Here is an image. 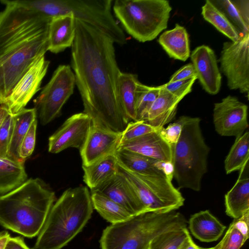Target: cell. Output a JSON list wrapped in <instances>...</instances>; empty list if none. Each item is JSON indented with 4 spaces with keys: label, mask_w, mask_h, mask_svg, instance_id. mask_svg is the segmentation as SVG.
Instances as JSON below:
<instances>
[{
    "label": "cell",
    "mask_w": 249,
    "mask_h": 249,
    "mask_svg": "<svg viewBox=\"0 0 249 249\" xmlns=\"http://www.w3.org/2000/svg\"><path fill=\"white\" fill-rule=\"evenodd\" d=\"M71 46V68L80 93L84 113L92 125L121 133L129 123L119 105L118 77L114 42L92 26L75 19Z\"/></svg>",
    "instance_id": "6da1fadb"
},
{
    "label": "cell",
    "mask_w": 249,
    "mask_h": 249,
    "mask_svg": "<svg viewBox=\"0 0 249 249\" xmlns=\"http://www.w3.org/2000/svg\"><path fill=\"white\" fill-rule=\"evenodd\" d=\"M0 105H4L13 88L39 58L48 51L51 18L18 3L0 0Z\"/></svg>",
    "instance_id": "7a4b0ae2"
},
{
    "label": "cell",
    "mask_w": 249,
    "mask_h": 249,
    "mask_svg": "<svg viewBox=\"0 0 249 249\" xmlns=\"http://www.w3.org/2000/svg\"><path fill=\"white\" fill-rule=\"evenodd\" d=\"M54 192L39 178L0 196V225L28 238L38 235L53 205Z\"/></svg>",
    "instance_id": "3957f363"
},
{
    "label": "cell",
    "mask_w": 249,
    "mask_h": 249,
    "mask_svg": "<svg viewBox=\"0 0 249 249\" xmlns=\"http://www.w3.org/2000/svg\"><path fill=\"white\" fill-rule=\"evenodd\" d=\"M93 211L86 186L67 189L51 207L33 249H62L83 230Z\"/></svg>",
    "instance_id": "277c9868"
},
{
    "label": "cell",
    "mask_w": 249,
    "mask_h": 249,
    "mask_svg": "<svg viewBox=\"0 0 249 249\" xmlns=\"http://www.w3.org/2000/svg\"><path fill=\"white\" fill-rule=\"evenodd\" d=\"M187 228V221L180 213L146 212L128 219L111 224L103 231L101 249H147L150 242L166 231Z\"/></svg>",
    "instance_id": "5b68a950"
},
{
    "label": "cell",
    "mask_w": 249,
    "mask_h": 249,
    "mask_svg": "<svg viewBox=\"0 0 249 249\" xmlns=\"http://www.w3.org/2000/svg\"><path fill=\"white\" fill-rule=\"evenodd\" d=\"M180 137L172 148L173 176L178 188L195 191L201 189V181L207 171L210 148L206 144L198 117L182 116Z\"/></svg>",
    "instance_id": "8992f818"
},
{
    "label": "cell",
    "mask_w": 249,
    "mask_h": 249,
    "mask_svg": "<svg viewBox=\"0 0 249 249\" xmlns=\"http://www.w3.org/2000/svg\"><path fill=\"white\" fill-rule=\"evenodd\" d=\"M20 5L50 18L72 15L101 31L114 43L123 45L126 36L112 12V0H16Z\"/></svg>",
    "instance_id": "52a82bcc"
},
{
    "label": "cell",
    "mask_w": 249,
    "mask_h": 249,
    "mask_svg": "<svg viewBox=\"0 0 249 249\" xmlns=\"http://www.w3.org/2000/svg\"><path fill=\"white\" fill-rule=\"evenodd\" d=\"M112 9L124 30L145 42L167 28L172 7L167 0H116Z\"/></svg>",
    "instance_id": "ba28073f"
},
{
    "label": "cell",
    "mask_w": 249,
    "mask_h": 249,
    "mask_svg": "<svg viewBox=\"0 0 249 249\" xmlns=\"http://www.w3.org/2000/svg\"><path fill=\"white\" fill-rule=\"evenodd\" d=\"M118 173L132 188L144 213L176 211L184 204L183 196L168 177L137 173L118 161Z\"/></svg>",
    "instance_id": "9c48e42d"
},
{
    "label": "cell",
    "mask_w": 249,
    "mask_h": 249,
    "mask_svg": "<svg viewBox=\"0 0 249 249\" xmlns=\"http://www.w3.org/2000/svg\"><path fill=\"white\" fill-rule=\"evenodd\" d=\"M75 80L71 67L60 65L47 85L34 101L37 115L42 125L61 114L63 106L73 94Z\"/></svg>",
    "instance_id": "30bf717a"
},
{
    "label": "cell",
    "mask_w": 249,
    "mask_h": 249,
    "mask_svg": "<svg viewBox=\"0 0 249 249\" xmlns=\"http://www.w3.org/2000/svg\"><path fill=\"white\" fill-rule=\"evenodd\" d=\"M220 70L226 77L230 89L247 94L249 91V34L236 41L223 44L219 58Z\"/></svg>",
    "instance_id": "8fae6325"
},
{
    "label": "cell",
    "mask_w": 249,
    "mask_h": 249,
    "mask_svg": "<svg viewBox=\"0 0 249 249\" xmlns=\"http://www.w3.org/2000/svg\"><path fill=\"white\" fill-rule=\"evenodd\" d=\"M213 122L220 135L238 137L249 126L248 106L236 97L228 95L214 104Z\"/></svg>",
    "instance_id": "7c38bea8"
},
{
    "label": "cell",
    "mask_w": 249,
    "mask_h": 249,
    "mask_svg": "<svg viewBox=\"0 0 249 249\" xmlns=\"http://www.w3.org/2000/svg\"><path fill=\"white\" fill-rule=\"evenodd\" d=\"M50 61L42 56L38 58L13 88L4 104L9 112L15 114L23 108L40 89Z\"/></svg>",
    "instance_id": "4fadbf2b"
},
{
    "label": "cell",
    "mask_w": 249,
    "mask_h": 249,
    "mask_svg": "<svg viewBox=\"0 0 249 249\" xmlns=\"http://www.w3.org/2000/svg\"><path fill=\"white\" fill-rule=\"evenodd\" d=\"M92 125V120L87 114H74L49 138L48 151L58 153L70 147L80 150Z\"/></svg>",
    "instance_id": "5bb4252c"
},
{
    "label": "cell",
    "mask_w": 249,
    "mask_h": 249,
    "mask_svg": "<svg viewBox=\"0 0 249 249\" xmlns=\"http://www.w3.org/2000/svg\"><path fill=\"white\" fill-rule=\"evenodd\" d=\"M121 133L92 125L80 150L82 166H88L116 153Z\"/></svg>",
    "instance_id": "9a60e30c"
},
{
    "label": "cell",
    "mask_w": 249,
    "mask_h": 249,
    "mask_svg": "<svg viewBox=\"0 0 249 249\" xmlns=\"http://www.w3.org/2000/svg\"><path fill=\"white\" fill-rule=\"evenodd\" d=\"M190 56L203 89L210 94L218 93L222 77L214 51L208 46L202 45L195 49Z\"/></svg>",
    "instance_id": "2e32d148"
},
{
    "label": "cell",
    "mask_w": 249,
    "mask_h": 249,
    "mask_svg": "<svg viewBox=\"0 0 249 249\" xmlns=\"http://www.w3.org/2000/svg\"><path fill=\"white\" fill-rule=\"evenodd\" d=\"M160 129L122 143L118 149L136 153L162 162L172 163V146L162 136Z\"/></svg>",
    "instance_id": "e0dca14e"
},
{
    "label": "cell",
    "mask_w": 249,
    "mask_h": 249,
    "mask_svg": "<svg viewBox=\"0 0 249 249\" xmlns=\"http://www.w3.org/2000/svg\"><path fill=\"white\" fill-rule=\"evenodd\" d=\"M108 197L127 210L132 215L144 213L133 190L121 174L117 173L97 188L91 190Z\"/></svg>",
    "instance_id": "ac0fdd59"
},
{
    "label": "cell",
    "mask_w": 249,
    "mask_h": 249,
    "mask_svg": "<svg viewBox=\"0 0 249 249\" xmlns=\"http://www.w3.org/2000/svg\"><path fill=\"white\" fill-rule=\"evenodd\" d=\"M115 155L118 162L132 172L143 175L166 177L172 179V163L159 161L124 149H118Z\"/></svg>",
    "instance_id": "d6986e66"
},
{
    "label": "cell",
    "mask_w": 249,
    "mask_h": 249,
    "mask_svg": "<svg viewBox=\"0 0 249 249\" xmlns=\"http://www.w3.org/2000/svg\"><path fill=\"white\" fill-rule=\"evenodd\" d=\"M225 213L234 219L249 212V161L239 170L235 183L225 196Z\"/></svg>",
    "instance_id": "ffe728a7"
},
{
    "label": "cell",
    "mask_w": 249,
    "mask_h": 249,
    "mask_svg": "<svg viewBox=\"0 0 249 249\" xmlns=\"http://www.w3.org/2000/svg\"><path fill=\"white\" fill-rule=\"evenodd\" d=\"M75 19L69 14L51 18L49 24L48 51L58 53L71 47L75 34Z\"/></svg>",
    "instance_id": "44dd1931"
},
{
    "label": "cell",
    "mask_w": 249,
    "mask_h": 249,
    "mask_svg": "<svg viewBox=\"0 0 249 249\" xmlns=\"http://www.w3.org/2000/svg\"><path fill=\"white\" fill-rule=\"evenodd\" d=\"M136 74L121 72L117 96L121 109L128 122L136 121V106L141 84Z\"/></svg>",
    "instance_id": "7402d4cb"
},
{
    "label": "cell",
    "mask_w": 249,
    "mask_h": 249,
    "mask_svg": "<svg viewBox=\"0 0 249 249\" xmlns=\"http://www.w3.org/2000/svg\"><path fill=\"white\" fill-rule=\"evenodd\" d=\"M180 101L161 85L160 94L150 108L144 121L158 129L164 127L174 118Z\"/></svg>",
    "instance_id": "603a6c76"
},
{
    "label": "cell",
    "mask_w": 249,
    "mask_h": 249,
    "mask_svg": "<svg viewBox=\"0 0 249 249\" xmlns=\"http://www.w3.org/2000/svg\"><path fill=\"white\" fill-rule=\"evenodd\" d=\"M189 228L197 239L203 242H212L221 237L226 227L209 211L205 210L191 215Z\"/></svg>",
    "instance_id": "cb8c5ba5"
},
{
    "label": "cell",
    "mask_w": 249,
    "mask_h": 249,
    "mask_svg": "<svg viewBox=\"0 0 249 249\" xmlns=\"http://www.w3.org/2000/svg\"><path fill=\"white\" fill-rule=\"evenodd\" d=\"M158 41L171 58L185 61L190 56L188 34L178 24L173 29L164 32Z\"/></svg>",
    "instance_id": "d4e9b609"
},
{
    "label": "cell",
    "mask_w": 249,
    "mask_h": 249,
    "mask_svg": "<svg viewBox=\"0 0 249 249\" xmlns=\"http://www.w3.org/2000/svg\"><path fill=\"white\" fill-rule=\"evenodd\" d=\"M83 180L91 190L99 186L118 172V160L115 155L107 156L90 165L82 166Z\"/></svg>",
    "instance_id": "484cf974"
},
{
    "label": "cell",
    "mask_w": 249,
    "mask_h": 249,
    "mask_svg": "<svg viewBox=\"0 0 249 249\" xmlns=\"http://www.w3.org/2000/svg\"><path fill=\"white\" fill-rule=\"evenodd\" d=\"M13 115L14 123L7 157L22 162L19 157L20 146L32 122L37 119V113L35 108H24Z\"/></svg>",
    "instance_id": "4316f807"
},
{
    "label": "cell",
    "mask_w": 249,
    "mask_h": 249,
    "mask_svg": "<svg viewBox=\"0 0 249 249\" xmlns=\"http://www.w3.org/2000/svg\"><path fill=\"white\" fill-rule=\"evenodd\" d=\"M24 163L8 157L0 158V195L21 185L27 179Z\"/></svg>",
    "instance_id": "83f0119b"
},
{
    "label": "cell",
    "mask_w": 249,
    "mask_h": 249,
    "mask_svg": "<svg viewBox=\"0 0 249 249\" xmlns=\"http://www.w3.org/2000/svg\"><path fill=\"white\" fill-rule=\"evenodd\" d=\"M91 198L93 209L111 224L125 221L133 216L122 206L100 193L91 192Z\"/></svg>",
    "instance_id": "f1b7e54d"
},
{
    "label": "cell",
    "mask_w": 249,
    "mask_h": 249,
    "mask_svg": "<svg viewBox=\"0 0 249 249\" xmlns=\"http://www.w3.org/2000/svg\"><path fill=\"white\" fill-rule=\"evenodd\" d=\"M249 132L244 133L236 138L234 142L226 157L224 161L225 170L227 174L239 171L249 161Z\"/></svg>",
    "instance_id": "f546056e"
},
{
    "label": "cell",
    "mask_w": 249,
    "mask_h": 249,
    "mask_svg": "<svg viewBox=\"0 0 249 249\" xmlns=\"http://www.w3.org/2000/svg\"><path fill=\"white\" fill-rule=\"evenodd\" d=\"M201 14L205 20L212 24L231 41H236L240 38L239 33L233 25L210 0H207L202 7Z\"/></svg>",
    "instance_id": "4dcf8cb0"
},
{
    "label": "cell",
    "mask_w": 249,
    "mask_h": 249,
    "mask_svg": "<svg viewBox=\"0 0 249 249\" xmlns=\"http://www.w3.org/2000/svg\"><path fill=\"white\" fill-rule=\"evenodd\" d=\"M161 85L150 87L141 83L136 106V121H144L151 106L159 96Z\"/></svg>",
    "instance_id": "1f68e13d"
},
{
    "label": "cell",
    "mask_w": 249,
    "mask_h": 249,
    "mask_svg": "<svg viewBox=\"0 0 249 249\" xmlns=\"http://www.w3.org/2000/svg\"><path fill=\"white\" fill-rule=\"evenodd\" d=\"M188 233L187 228L165 232L154 238L147 249H178Z\"/></svg>",
    "instance_id": "d6a6232c"
},
{
    "label": "cell",
    "mask_w": 249,
    "mask_h": 249,
    "mask_svg": "<svg viewBox=\"0 0 249 249\" xmlns=\"http://www.w3.org/2000/svg\"><path fill=\"white\" fill-rule=\"evenodd\" d=\"M233 25L240 36L249 34V26L244 22L231 0H210Z\"/></svg>",
    "instance_id": "836d02e7"
},
{
    "label": "cell",
    "mask_w": 249,
    "mask_h": 249,
    "mask_svg": "<svg viewBox=\"0 0 249 249\" xmlns=\"http://www.w3.org/2000/svg\"><path fill=\"white\" fill-rule=\"evenodd\" d=\"M158 129L143 120L130 122L121 133L119 144Z\"/></svg>",
    "instance_id": "e575fe53"
},
{
    "label": "cell",
    "mask_w": 249,
    "mask_h": 249,
    "mask_svg": "<svg viewBox=\"0 0 249 249\" xmlns=\"http://www.w3.org/2000/svg\"><path fill=\"white\" fill-rule=\"evenodd\" d=\"M247 240L231 223L222 240L212 249H240Z\"/></svg>",
    "instance_id": "d590c367"
},
{
    "label": "cell",
    "mask_w": 249,
    "mask_h": 249,
    "mask_svg": "<svg viewBox=\"0 0 249 249\" xmlns=\"http://www.w3.org/2000/svg\"><path fill=\"white\" fill-rule=\"evenodd\" d=\"M14 123V115L9 111L0 127V158L7 157Z\"/></svg>",
    "instance_id": "8d00e7d4"
},
{
    "label": "cell",
    "mask_w": 249,
    "mask_h": 249,
    "mask_svg": "<svg viewBox=\"0 0 249 249\" xmlns=\"http://www.w3.org/2000/svg\"><path fill=\"white\" fill-rule=\"evenodd\" d=\"M37 124V120L36 119L32 122L21 143L19 150V157L21 161L24 163L25 160L32 154L34 150Z\"/></svg>",
    "instance_id": "74e56055"
},
{
    "label": "cell",
    "mask_w": 249,
    "mask_h": 249,
    "mask_svg": "<svg viewBox=\"0 0 249 249\" xmlns=\"http://www.w3.org/2000/svg\"><path fill=\"white\" fill-rule=\"evenodd\" d=\"M197 77L168 82L164 84V88L173 95L181 100L186 95L192 91V87Z\"/></svg>",
    "instance_id": "f35d334b"
},
{
    "label": "cell",
    "mask_w": 249,
    "mask_h": 249,
    "mask_svg": "<svg viewBox=\"0 0 249 249\" xmlns=\"http://www.w3.org/2000/svg\"><path fill=\"white\" fill-rule=\"evenodd\" d=\"M182 128V119L180 116L176 122L170 124L166 127H162L160 131L163 138L171 145L178 142Z\"/></svg>",
    "instance_id": "ab89813d"
},
{
    "label": "cell",
    "mask_w": 249,
    "mask_h": 249,
    "mask_svg": "<svg viewBox=\"0 0 249 249\" xmlns=\"http://www.w3.org/2000/svg\"><path fill=\"white\" fill-rule=\"evenodd\" d=\"M197 77V74L192 63L182 66L171 77L169 82H175Z\"/></svg>",
    "instance_id": "60d3db41"
},
{
    "label": "cell",
    "mask_w": 249,
    "mask_h": 249,
    "mask_svg": "<svg viewBox=\"0 0 249 249\" xmlns=\"http://www.w3.org/2000/svg\"><path fill=\"white\" fill-rule=\"evenodd\" d=\"M234 227L239 230L244 237L249 238V212H247L241 217L235 219L231 223Z\"/></svg>",
    "instance_id": "b9f144b4"
},
{
    "label": "cell",
    "mask_w": 249,
    "mask_h": 249,
    "mask_svg": "<svg viewBox=\"0 0 249 249\" xmlns=\"http://www.w3.org/2000/svg\"><path fill=\"white\" fill-rule=\"evenodd\" d=\"M231 1L236 8L244 22L249 26V1L248 0H232Z\"/></svg>",
    "instance_id": "7bdbcfd3"
},
{
    "label": "cell",
    "mask_w": 249,
    "mask_h": 249,
    "mask_svg": "<svg viewBox=\"0 0 249 249\" xmlns=\"http://www.w3.org/2000/svg\"><path fill=\"white\" fill-rule=\"evenodd\" d=\"M4 249H31L26 244L23 238L21 236L10 237L4 248Z\"/></svg>",
    "instance_id": "ee69618b"
},
{
    "label": "cell",
    "mask_w": 249,
    "mask_h": 249,
    "mask_svg": "<svg viewBox=\"0 0 249 249\" xmlns=\"http://www.w3.org/2000/svg\"><path fill=\"white\" fill-rule=\"evenodd\" d=\"M178 249H212V248H203L199 247L194 242L189 232L187 237Z\"/></svg>",
    "instance_id": "f6af8a7d"
},
{
    "label": "cell",
    "mask_w": 249,
    "mask_h": 249,
    "mask_svg": "<svg viewBox=\"0 0 249 249\" xmlns=\"http://www.w3.org/2000/svg\"><path fill=\"white\" fill-rule=\"evenodd\" d=\"M10 237V235L8 231H0V249H4Z\"/></svg>",
    "instance_id": "bcb514c9"
},
{
    "label": "cell",
    "mask_w": 249,
    "mask_h": 249,
    "mask_svg": "<svg viewBox=\"0 0 249 249\" xmlns=\"http://www.w3.org/2000/svg\"><path fill=\"white\" fill-rule=\"evenodd\" d=\"M8 112L9 111L8 109L6 108L4 105H3L2 110L0 112V127Z\"/></svg>",
    "instance_id": "7dc6e473"
},
{
    "label": "cell",
    "mask_w": 249,
    "mask_h": 249,
    "mask_svg": "<svg viewBox=\"0 0 249 249\" xmlns=\"http://www.w3.org/2000/svg\"><path fill=\"white\" fill-rule=\"evenodd\" d=\"M2 107H3V105H1L0 106V111H1V110H2Z\"/></svg>",
    "instance_id": "c3c4849f"
}]
</instances>
